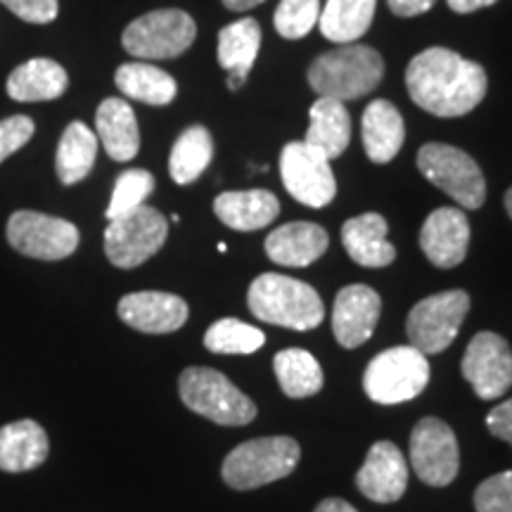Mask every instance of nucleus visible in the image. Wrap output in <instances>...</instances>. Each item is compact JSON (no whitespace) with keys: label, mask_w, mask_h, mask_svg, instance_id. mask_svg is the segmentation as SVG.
<instances>
[{"label":"nucleus","mask_w":512,"mask_h":512,"mask_svg":"<svg viewBox=\"0 0 512 512\" xmlns=\"http://www.w3.org/2000/svg\"><path fill=\"white\" fill-rule=\"evenodd\" d=\"M406 86L420 110L453 119L475 110L484 100L489 79L482 64L465 60L448 48H430L408 64Z\"/></svg>","instance_id":"f257e3e1"},{"label":"nucleus","mask_w":512,"mask_h":512,"mask_svg":"<svg viewBox=\"0 0 512 512\" xmlns=\"http://www.w3.org/2000/svg\"><path fill=\"white\" fill-rule=\"evenodd\" d=\"M384 76V60L375 48L347 43L318 55L309 67V83L320 98L349 102L373 93Z\"/></svg>","instance_id":"f03ea898"},{"label":"nucleus","mask_w":512,"mask_h":512,"mask_svg":"<svg viewBox=\"0 0 512 512\" xmlns=\"http://www.w3.org/2000/svg\"><path fill=\"white\" fill-rule=\"evenodd\" d=\"M249 311L264 323L290 330H313L323 323L325 309L320 294L309 283L280 273H264L249 285Z\"/></svg>","instance_id":"7ed1b4c3"},{"label":"nucleus","mask_w":512,"mask_h":512,"mask_svg":"<svg viewBox=\"0 0 512 512\" xmlns=\"http://www.w3.org/2000/svg\"><path fill=\"white\" fill-rule=\"evenodd\" d=\"M302 448L292 437H261L235 446L223 460V482L235 491L259 489L292 475Z\"/></svg>","instance_id":"20e7f679"},{"label":"nucleus","mask_w":512,"mask_h":512,"mask_svg":"<svg viewBox=\"0 0 512 512\" xmlns=\"http://www.w3.org/2000/svg\"><path fill=\"white\" fill-rule=\"evenodd\" d=\"M178 392L192 413L202 415L216 425L242 427L256 418L254 401L214 368L192 366L183 370L181 380H178Z\"/></svg>","instance_id":"39448f33"},{"label":"nucleus","mask_w":512,"mask_h":512,"mask_svg":"<svg viewBox=\"0 0 512 512\" xmlns=\"http://www.w3.org/2000/svg\"><path fill=\"white\" fill-rule=\"evenodd\" d=\"M430 382V363L415 347H394L377 354L363 373L368 399L384 406L411 401L425 392Z\"/></svg>","instance_id":"423d86ee"},{"label":"nucleus","mask_w":512,"mask_h":512,"mask_svg":"<svg viewBox=\"0 0 512 512\" xmlns=\"http://www.w3.org/2000/svg\"><path fill=\"white\" fill-rule=\"evenodd\" d=\"M418 169L460 207L479 209L486 200V181L479 164L453 145L427 143L418 152Z\"/></svg>","instance_id":"0eeeda50"},{"label":"nucleus","mask_w":512,"mask_h":512,"mask_svg":"<svg viewBox=\"0 0 512 512\" xmlns=\"http://www.w3.org/2000/svg\"><path fill=\"white\" fill-rule=\"evenodd\" d=\"M197 36V24L183 10H155L131 22L121 36L124 50L138 60H171L183 55Z\"/></svg>","instance_id":"6e6552de"},{"label":"nucleus","mask_w":512,"mask_h":512,"mask_svg":"<svg viewBox=\"0 0 512 512\" xmlns=\"http://www.w3.org/2000/svg\"><path fill=\"white\" fill-rule=\"evenodd\" d=\"M166 235L169 223L162 211L143 204L110 221L105 230V254L117 268H138L164 247Z\"/></svg>","instance_id":"1a4fd4ad"},{"label":"nucleus","mask_w":512,"mask_h":512,"mask_svg":"<svg viewBox=\"0 0 512 512\" xmlns=\"http://www.w3.org/2000/svg\"><path fill=\"white\" fill-rule=\"evenodd\" d=\"M467 311H470V297L463 290H448L422 299L413 306L406 320L411 347L425 356L441 354L458 337Z\"/></svg>","instance_id":"9d476101"},{"label":"nucleus","mask_w":512,"mask_h":512,"mask_svg":"<svg viewBox=\"0 0 512 512\" xmlns=\"http://www.w3.org/2000/svg\"><path fill=\"white\" fill-rule=\"evenodd\" d=\"M8 242L15 252L41 261L67 259L79 247V228L72 221L41 211H15L8 221Z\"/></svg>","instance_id":"9b49d317"},{"label":"nucleus","mask_w":512,"mask_h":512,"mask_svg":"<svg viewBox=\"0 0 512 512\" xmlns=\"http://www.w3.org/2000/svg\"><path fill=\"white\" fill-rule=\"evenodd\" d=\"M280 176L285 190L311 209L328 207L337 195V181L330 159L306 143H287L280 152Z\"/></svg>","instance_id":"f8f14e48"},{"label":"nucleus","mask_w":512,"mask_h":512,"mask_svg":"<svg viewBox=\"0 0 512 512\" xmlns=\"http://www.w3.org/2000/svg\"><path fill=\"white\" fill-rule=\"evenodd\" d=\"M411 465L420 482L448 486L456 479L460 451L456 434L444 420L422 418L411 434Z\"/></svg>","instance_id":"ddd939ff"},{"label":"nucleus","mask_w":512,"mask_h":512,"mask_svg":"<svg viewBox=\"0 0 512 512\" xmlns=\"http://www.w3.org/2000/svg\"><path fill=\"white\" fill-rule=\"evenodd\" d=\"M463 377L482 401H494L512 387V349L496 332H479L467 344Z\"/></svg>","instance_id":"4468645a"},{"label":"nucleus","mask_w":512,"mask_h":512,"mask_svg":"<svg viewBox=\"0 0 512 512\" xmlns=\"http://www.w3.org/2000/svg\"><path fill=\"white\" fill-rule=\"evenodd\" d=\"M382 299L368 285H347L339 290L332 309V332L344 349H356L373 337L380 320Z\"/></svg>","instance_id":"2eb2a0df"},{"label":"nucleus","mask_w":512,"mask_h":512,"mask_svg":"<svg viewBox=\"0 0 512 512\" xmlns=\"http://www.w3.org/2000/svg\"><path fill=\"white\" fill-rule=\"evenodd\" d=\"M117 313L128 328L147 335H166L181 330L190 311L188 304L176 294L147 290L121 297Z\"/></svg>","instance_id":"dca6fc26"},{"label":"nucleus","mask_w":512,"mask_h":512,"mask_svg":"<svg viewBox=\"0 0 512 512\" xmlns=\"http://www.w3.org/2000/svg\"><path fill=\"white\" fill-rule=\"evenodd\" d=\"M422 254L437 268L463 264L470 247V221L456 207H441L427 216L420 230Z\"/></svg>","instance_id":"f3484780"},{"label":"nucleus","mask_w":512,"mask_h":512,"mask_svg":"<svg viewBox=\"0 0 512 512\" xmlns=\"http://www.w3.org/2000/svg\"><path fill=\"white\" fill-rule=\"evenodd\" d=\"M356 486L375 503H396L408 486V465L401 448L392 441L370 446L366 463L356 475Z\"/></svg>","instance_id":"a211bd4d"},{"label":"nucleus","mask_w":512,"mask_h":512,"mask_svg":"<svg viewBox=\"0 0 512 512\" xmlns=\"http://www.w3.org/2000/svg\"><path fill=\"white\" fill-rule=\"evenodd\" d=\"M328 230L318 223L297 221L275 228L266 238V254L273 264L304 268L328 252Z\"/></svg>","instance_id":"6ab92c4d"},{"label":"nucleus","mask_w":512,"mask_h":512,"mask_svg":"<svg viewBox=\"0 0 512 512\" xmlns=\"http://www.w3.org/2000/svg\"><path fill=\"white\" fill-rule=\"evenodd\" d=\"M389 223L384 216L368 211V214L349 219L342 226V242L347 254L358 266L366 268H384L396 259V249L387 240Z\"/></svg>","instance_id":"aec40b11"},{"label":"nucleus","mask_w":512,"mask_h":512,"mask_svg":"<svg viewBox=\"0 0 512 512\" xmlns=\"http://www.w3.org/2000/svg\"><path fill=\"white\" fill-rule=\"evenodd\" d=\"M95 131L114 162H131L140 150V131L133 107L121 98H107L95 112Z\"/></svg>","instance_id":"412c9836"},{"label":"nucleus","mask_w":512,"mask_h":512,"mask_svg":"<svg viewBox=\"0 0 512 512\" xmlns=\"http://www.w3.org/2000/svg\"><path fill=\"white\" fill-rule=\"evenodd\" d=\"M50 453L48 434L36 420H17L0 427V470L29 472L46 463Z\"/></svg>","instance_id":"4be33fe9"},{"label":"nucleus","mask_w":512,"mask_h":512,"mask_svg":"<svg viewBox=\"0 0 512 512\" xmlns=\"http://www.w3.org/2000/svg\"><path fill=\"white\" fill-rule=\"evenodd\" d=\"M214 211L228 228L252 233V230L271 226L278 219L280 202L268 190L221 192L214 200Z\"/></svg>","instance_id":"5701e85b"},{"label":"nucleus","mask_w":512,"mask_h":512,"mask_svg":"<svg viewBox=\"0 0 512 512\" xmlns=\"http://www.w3.org/2000/svg\"><path fill=\"white\" fill-rule=\"evenodd\" d=\"M406 140L401 112L389 100H373L363 112V147L370 162L387 164Z\"/></svg>","instance_id":"b1692460"},{"label":"nucleus","mask_w":512,"mask_h":512,"mask_svg":"<svg viewBox=\"0 0 512 512\" xmlns=\"http://www.w3.org/2000/svg\"><path fill=\"white\" fill-rule=\"evenodd\" d=\"M69 86V76L62 64L48 57L19 64L8 76V95L17 102H46L57 100Z\"/></svg>","instance_id":"393cba45"},{"label":"nucleus","mask_w":512,"mask_h":512,"mask_svg":"<svg viewBox=\"0 0 512 512\" xmlns=\"http://www.w3.org/2000/svg\"><path fill=\"white\" fill-rule=\"evenodd\" d=\"M304 143L330 162L347 150L351 143V119L344 102L332 98H318L313 102Z\"/></svg>","instance_id":"a878e982"},{"label":"nucleus","mask_w":512,"mask_h":512,"mask_svg":"<svg viewBox=\"0 0 512 512\" xmlns=\"http://www.w3.org/2000/svg\"><path fill=\"white\" fill-rule=\"evenodd\" d=\"M114 83L126 98L145 102L152 107L171 105L178 93L174 76L147 62H126L114 74Z\"/></svg>","instance_id":"bb28decb"},{"label":"nucleus","mask_w":512,"mask_h":512,"mask_svg":"<svg viewBox=\"0 0 512 512\" xmlns=\"http://www.w3.org/2000/svg\"><path fill=\"white\" fill-rule=\"evenodd\" d=\"M98 157V136L83 121H72L64 128L57 145L55 166L62 185H76L91 174Z\"/></svg>","instance_id":"cd10ccee"},{"label":"nucleus","mask_w":512,"mask_h":512,"mask_svg":"<svg viewBox=\"0 0 512 512\" xmlns=\"http://www.w3.org/2000/svg\"><path fill=\"white\" fill-rule=\"evenodd\" d=\"M375 8L377 0H328L318 17L320 31L328 41L347 46L370 29Z\"/></svg>","instance_id":"c85d7f7f"},{"label":"nucleus","mask_w":512,"mask_h":512,"mask_svg":"<svg viewBox=\"0 0 512 512\" xmlns=\"http://www.w3.org/2000/svg\"><path fill=\"white\" fill-rule=\"evenodd\" d=\"M214 159V140L204 126L185 128L171 147L169 174L178 185H190L200 178Z\"/></svg>","instance_id":"c756f323"},{"label":"nucleus","mask_w":512,"mask_h":512,"mask_svg":"<svg viewBox=\"0 0 512 512\" xmlns=\"http://www.w3.org/2000/svg\"><path fill=\"white\" fill-rule=\"evenodd\" d=\"M273 370L280 389L290 399H306L323 389V370L309 351L285 349L273 358Z\"/></svg>","instance_id":"7c9ffc66"},{"label":"nucleus","mask_w":512,"mask_h":512,"mask_svg":"<svg viewBox=\"0 0 512 512\" xmlns=\"http://www.w3.org/2000/svg\"><path fill=\"white\" fill-rule=\"evenodd\" d=\"M261 48V27L252 17L228 24L219 34V64L226 72L249 74Z\"/></svg>","instance_id":"2f4dec72"},{"label":"nucleus","mask_w":512,"mask_h":512,"mask_svg":"<svg viewBox=\"0 0 512 512\" xmlns=\"http://www.w3.org/2000/svg\"><path fill=\"white\" fill-rule=\"evenodd\" d=\"M266 335L254 325L242 323L238 318H221L204 335V347L211 354L247 356L264 347Z\"/></svg>","instance_id":"473e14b6"},{"label":"nucleus","mask_w":512,"mask_h":512,"mask_svg":"<svg viewBox=\"0 0 512 512\" xmlns=\"http://www.w3.org/2000/svg\"><path fill=\"white\" fill-rule=\"evenodd\" d=\"M155 190V176L147 169H128L117 178L112 190L110 207H107L105 216L107 221L119 219V216L131 214L133 209L143 207L147 197Z\"/></svg>","instance_id":"72a5a7b5"},{"label":"nucleus","mask_w":512,"mask_h":512,"mask_svg":"<svg viewBox=\"0 0 512 512\" xmlns=\"http://www.w3.org/2000/svg\"><path fill=\"white\" fill-rule=\"evenodd\" d=\"M318 17L320 0H280L273 24L280 36L297 41V38L311 34V29L318 24Z\"/></svg>","instance_id":"f704fd0d"},{"label":"nucleus","mask_w":512,"mask_h":512,"mask_svg":"<svg viewBox=\"0 0 512 512\" xmlns=\"http://www.w3.org/2000/svg\"><path fill=\"white\" fill-rule=\"evenodd\" d=\"M477 512H512V470L484 479L475 491Z\"/></svg>","instance_id":"c9c22d12"},{"label":"nucleus","mask_w":512,"mask_h":512,"mask_svg":"<svg viewBox=\"0 0 512 512\" xmlns=\"http://www.w3.org/2000/svg\"><path fill=\"white\" fill-rule=\"evenodd\" d=\"M34 131V119L24 117V114L0 121V164H3L10 155H15L17 150H22V147L34 138Z\"/></svg>","instance_id":"e433bc0d"},{"label":"nucleus","mask_w":512,"mask_h":512,"mask_svg":"<svg viewBox=\"0 0 512 512\" xmlns=\"http://www.w3.org/2000/svg\"><path fill=\"white\" fill-rule=\"evenodd\" d=\"M19 19L31 24H50L60 12L57 0H0Z\"/></svg>","instance_id":"4c0bfd02"},{"label":"nucleus","mask_w":512,"mask_h":512,"mask_svg":"<svg viewBox=\"0 0 512 512\" xmlns=\"http://www.w3.org/2000/svg\"><path fill=\"white\" fill-rule=\"evenodd\" d=\"M486 427L494 437L508 441L512 446V399L498 403V406L486 415Z\"/></svg>","instance_id":"58836bf2"},{"label":"nucleus","mask_w":512,"mask_h":512,"mask_svg":"<svg viewBox=\"0 0 512 512\" xmlns=\"http://www.w3.org/2000/svg\"><path fill=\"white\" fill-rule=\"evenodd\" d=\"M387 3L396 17H418L422 12L432 10L437 0H387Z\"/></svg>","instance_id":"ea45409f"},{"label":"nucleus","mask_w":512,"mask_h":512,"mask_svg":"<svg viewBox=\"0 0 512 512\" xmlns=\"http://www.w3.org/2000/svg\"><path fill=\"white\" fill-rule=\"evenodd\" d=\"M448 8L458 15H470V12H477L482 8H489V5L498 3V0H446Z\"/></svg>","instance_id":"a19ab883"},{"label":"nucleus","mask_w":512,"mask_h":512,"mask_svg":"<svg viewBox=\"0 0 512 512\" xmlns=\"http://www.w3.org/2000/svg\"><path fill=\"white\" fill-rule=\"evenodd\" d=\"M316 512H358V510L351 503L342 501V498H325V501L316 508Z\"/></svg>","instance_id":"79ce46f5"},{"label":"nucleus","mask_w":512,"mask_h":512,"mask_svg":"<svg viewBox=\"0 0 512 512\" xmlns=\"http://www.w3.org/2000/svg\"><path fill=\"white\" fill-rule=\"evenodd\" d=\"M264 0H223V5H226L228 10L233 12H245V10H252L256 5H261Z\"/></svg>","instance_id":"37998d69"},{"label":"nucleus","mask_w":512,"mask_h":512,"mask_svg":"<svg viewBox=\"0 0 512 512\" xmlns=\"http://www.w3.org/2000/svg\"><path fill=\"white\" fill-rule=\"evenodd\" d=\"M245 81H247V74H238V72H230L228 74V88L230 91H240L242 86H245Z\"/></svg>","instance_id":"c03bdc74"},{"label":"nucleus","mask_w":512,"mask_h":512,"mask_svg":"<svg viewBox=\"0 0 512 512\" xmlns=\"http://www.w3.org/2000/svg\"><path fill=\"white\" fill-rule=\"evenodd\" d=\"M505 209H508V214H510V219H512V188L505 192Z\"/></svg>","instance_id":"a18cd8bd"}]
</instances>
